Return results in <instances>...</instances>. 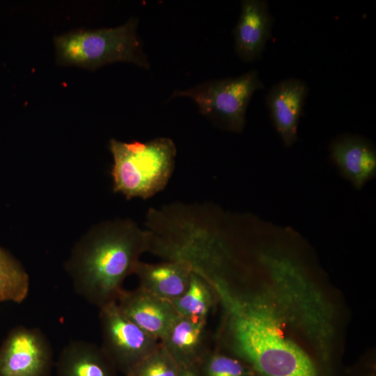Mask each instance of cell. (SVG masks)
<instances>
[{"mask_svg": "<svg viewBox=\"0 0 376 376\" xmlns=\"http://www.w3.org/2000/svg\"><path fill=\"white\" fill-rule=\"evenodd\" d=\"M214 292L226 311L234 352L260 376H321L311 358L284 334L279 316L263 299L237 295L227 284Z\"/></svg>", "mask_w": 376, "mask_h": 376, "instance_id": "obj_1", "label": "cell"}, {"mask_svg": "<svg viewBox=\"0 0 376 376\" xmlns=\"http://www.w3.org/2000/svg\"><path fill=\"white\" fill-rule=\"evenodd\" d=\"M148 246V230L130 220L97 230L75 247L67 264L75 291L99 308L116 302L123 281Z\"/></svg>", "mask_w": 376, "mask_h": 376, "instance_id": "obj_2", "label": "cell"}, {"mask_svg": "<svg viewBox=\"0 0 376 376\" xmlns=\"http://www.w3.org/2000/svg\"><path fill=\"white\" fill-rule=\"evenodd\" d=\"M113 164V191L127 199L149 198L166 186L173 173L176 156L173 141L159 137L146 141L109 142Z\"/></svg>", "mask_w": 376, "mask_h": 376, "instance_id": "obj_3", "label": "cell"}, {"mask_svg": "<svg viewBox=\"0 0 376 376\" xmlns=\"http://www.w3.org/2000/svg\"><path fill=\"white\" fill-rule=\"evenodd\" d=\"M137 22L132 18L115 28L79 30L55 37L58 63L95 70L108 63L125 61L150 68L136 34Z\"/></svg>", "mask_w": 376, "mask_h": 376, "instance_id": "obj_4", "label": "cell"}, {"mask_svg": "<svg viewBox=\"0 0 376 376\" xmlns=\"http://www.w3.org/2000/svg\"><path fill=\"white\" fill-rule=\"evenodd\" d=\"M256 70L236 77L205 81L187 90H176L171 98L193 100L200 113L220 127L235 132L244 127L247 107L254 92L263 88Z\"/></svg>", "mask_w": 376, "mask_h": 376, "instance_id": "obj_5", "label": "cell"}, {"mask_svg": "<svg viewBox=\"0 0 376 376\" xmlns=\"http://www.w3.org/2000/svg\"><path fill=\"white\" fill-rule=\"evenodd\" d=\"M102 348L124 376L159 345L120 310L116 302L100 308Z\"/></svg>", "mask_w": 376, "mask_h": 376, "instance_id": "obj_6", "label": "cell"}, {"mask_svg": "<svg viewBox=\"0 0 376 376\" xmlns=\"http://www.w3.org/2000/svg\"><path fill=\"white\" fill-rule=\"evenodd\" d=\"M53 353L38 328L12 329L0 346V376H50Z\"/></svg>", "mask_w": 376, "mask_h": 376, "instance_id": "obj_7", "label": "cell"}, {"mask_svg": "<svg viewBox=\"0 0 376 376\" xmlns=\"http://www.w3.org/2000/svg\"><path fill=\"white\" fill-rule=\"evenodd\" d=\"M116 303L126 317L159 342L180 316L171 300L139 286L132 291L123 290Z\"/></svg>", "mask_w": 376, "mask_h": 376, "instance_id": "obj_8", "label": "cell"}, {"mask_svg": "<svg viewBox=\"0 0 376 376\" xmlns=\"http://www.w3.org/2000/svg\"><path fill=\"white\" fill-rule=\"evenodd\" d=\"M308 88L302 80L289 78L274 84L266 104L274 125L286 146L297 140V127Z\"/></svg>", "mask_w": 376, "mask_h": 376, "instance_id": "obj_9", "label": "cell"}, {"mask_svg": "<svg viewBox=\"0 0 376 376\" xmlns=\"http://www.w3.org/2000/svg\"><path fill=\"white\" fill-rule=\"evenodd\" d=\"M272 18L268 3L263 0H244L233 30L235 51L244 63L258 59L272 31Z\"/></svg>", "mask_w": 376, "mask_h": 376, "instance_id": "obj_10", "label": "cell"}, {"mask_svg": "<svg viewBox=\"0 0 376 376\" xmlns=\"http://www.w3.org/2000/svg\"><path fill=\"white\" fill-rule=\"evenodd\" d=\"M330 155L341 174L359 189L376 172V151L366 139L352 134L336 138L329 146Z\"/></svg>", "mask_w": 376, "mask_h": 376, "instance_id": "obj_11", "label": "cell"}, {"mask_svg": "<svg viewBox=\"0 0 376 376\" xmlns=\"http://www.w3.org/2000/svg\"><path fill=\"white\" fill-rule=\"evenodd\" d=\"M206 318L181 316L160 343L182 368L199 366L206 352Z\"/></svg>", "mask_w": 376, "mask_h": 376, "instance_id": "obj_12", "label": "cell"}, {"mask_svg": "<svg viewBox=\"0 0 376 376\" xmlns=\"http://www.w3.org/2000/svg\"><path fill=\"white\" fill-rule=\"evenodd\" d=\"M192 272L187 263L167 260L159 263L139 261L134 274L139 278V287L162 298L173 300L187 291Z\"/></svg>", "mask_w": 376, "mask_h": 376, "instance_id": "obj_13", "label": "cell"}, {"mask_svg": "<svg viewBox=\"0 0 376 376\" xmlns=\"http://www.w3.org/2000/svg\"><path fill=\"white\" fill-rule=\"evenodd\" d=\"M56 368L57 376H119L102 348L84 340L65 346Z\"/></svg>", "mask_w": 376, "mask_h": 376, "instance_id": "obj_14", "label": "cell"}, {"mask_svg": "<svg viewBox=\"0 0 376 376\" xmlns=\"http://www.w3.org/2000/svg\"><path fill=\"white\" fill-rule=\"evenodd\" d=\"M29 277L20 263L0 247V303L20 304L28 296Z\"/></svg>", "mask_w": 376, "mask_h": 376, "instance_id": "obj_15", "label": "cell"}, {"mask_svg": "<svg viewBox=\"0 0 376 376\" xmlns=\"http://www.w3.org/2000/svg\"><path fill=\"white\" fill-rule=\"evenodd\" d=\"M212 290V286L206 280L192 272L187 291L171 301L181 316L207 318L213 304Z\"/></svg>", "mask_w": 376, "mask_h": 376, "instance_id": "obj_16", "label": "cell"}, {"mask_svg": "<svg viewBox=\"0 0 376 376\" xmlns=\"http://www.w3.org/2000/svg\"><path fill=\"white\" fill-rule=\"evenodd\" d=\"M182 368L160 343L125 376H180Z\"/></svg>", "mask_w": 376, "mask_h": 376, "instance_id": "obj_17", "label": "cell"}, {"mask_svg": "<svg viewBox=\"0 0 376 376\" xmlns=\"http://www.w3.org/2000/svg\"><path fill=\"white\" fill-rule=\"evenodd\" d=\"M198 371L200 376H250L240 360L218 353H207Z\"/></svg>", "mask_w": 376, "mask_h": 376, "instance_id": "obj_18", "label": "cell"}, {"mask_svg": "<svg viewBox=\"0 0 376 376\" xmlns=\"http://www.w3.org/2000/svg\"><path fill=\"white\" fill-rule=\"evenodd\" d=\"M180 376H200L196 368L182 369Z\"/></svg>", "mask_w": 376, "mask_h": 376, "instance_id": "obj_19", "label": "cell"}]
</instances>
